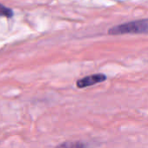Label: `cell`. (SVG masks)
Instances as JSON below:
<instances>
[{"label":"cell","instance_id":"1","mask_svg":"<svg viewBox=\"0 0 148 148\" xmlns=\"http://www.w3.org/2000/svg\"><path fill=\"white\" fill-rule=\"evenodd\" d=\"M110 36L127 34H148V18L123 23L110 28L108 30Z\"/></svg>","mask_w":148,"mask_h":148},{"label":"cell","instance_id":"2","mask_svg":"<svg viewBox=\"0 0 148 148\" xmlns=\"http://www.w3.org/2000/svg\"><path fill=\"white\" fill-rule=\"evenodd\" d=\"M107 78H108L107 75L104 74H101V73L87 75L85 77L79 79L76 82V87L78 88H85L91 87L95 84L103 82L107 80Z\"/></svg>","mask_w":148,"mask_h":148},{"label":"cell","instance_id":"3","mask_svg":"<svg viewBox=\"0 0 148 148\" xmlns=\"http://www.w3.org/2000/svg\"><path fill=\"white\" fill-rule=\"evenodd\" d=\"M56 148H90L89 144L82 141V140H75V141H65L58 146Z\"/></svg>","mask_w":148,"mask_h":148},{"label":"cell","instance_id":"4","mask_svg":"<svg viewBox=\"0 0 148 148\" xmlns=\"http://www.w3.org/2000/svg\"><path fill=\"white\" fill-rule=\"evenodd\" d=\"M0 12H1V16H2L7 17V18H11L14 16L13 10L10 8H9V7L4 6L3 4L0 5Z\"/></svg>","mask_w":148,"mask_h":148}]
</instances>
